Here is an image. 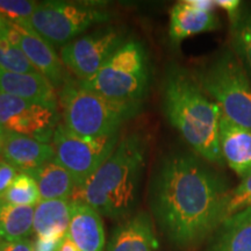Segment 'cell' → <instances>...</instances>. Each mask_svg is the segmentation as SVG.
Returning a JSON list of instances; mask_svg holds the SVG:
<instances>
[{
    "instance_id": "obj_1",
    "label": "cell",
    "mask_w": 251,
    "mask_h": 251,
    "mask_svg": "<svg viewBox=\"0 0 251 251\" xmlns=\"http://www.w3.org/2000/svg\"><path fill=\"white\" fill-rule=\"evenodd\" d=\"M228 181L201 157L166 156L152 176L149 202L164 236L178 249H190L212 236L225 220Z\"/></svg>"
},
{
    "instance_id": "obj_2",
    "label": "cell",
    "mask_w": 251,
    "mask_h": 251,
    "mask_svg": "<svg viewBox=\"0 0 251 251\" xmlns=\"http://www.w3.org/2000/svg\"><path fill=\"white\" fill-rule=\"evenodd\" d=\"M163 109L169 122L201 158L220 164L219 128L222 113L192 72L171 65L162 86Z\"/></svg>"
},
{
    "instance_id": "obj_3",
    "label": "cell",
    "mask_w": 251,
    "mask_h": 251,
    "mask_svg": "<svg viewBox=\"0 0 251 251\" xmlns=\"http://www.w3.org/2000/svg\"><path fill=\"white\" fill-rule=\"evenodd\" d=\"M147 148L148 143L142 134L122 137L98 170L75 190L74 202H85L100 215L112 219L129 214L137 200Z\"/></svg>"
},
{
    "instance_id": "obj_4",
    "label": "cell",
    "mask_w": 251,
    "mask_h": 251,
    "mask_svg": "<svg viewBox=\"0 0 251 251\" xmlns=\"http://www.w3.org/2000/svg\"><path fill=\"white\" fill-rule=\"evenodd\" d=\"M63 124L72 133L97 139L119 134L121 126L134 119L143 101H118L87 89L69 78L57 91Z\"/></svg>"
},
{
    "instance_id": "obj_5",
    "label": "cell",
    "mask_w": 251,
    "mask_h": 251,
    "mask_svg": "<svg viewBox=\"0 0 251 251\" xmlns=\"http://www.w3.org/2000/svg\"><path fill=\"white\" fill-rule=\"evenodd\" d=\"M222 117L251 130V80L231 49H225L196 74Z\"/></svg>"
},
{
    "instance_id": "obj_6",
    "label": "cell",
    "mask_w": 251,
    "mask_h": 251,
    "mask_svg": "<svg viewBox=\"0 0 251 251\" xmlns=\"http://www.w3.org/2000/svg\"><path fill=\"white\" fill-rule=\"evenodd\" d=\"M80 83L108 99L143 101L150 84L146 48L139 41H126L91 79Z\"/></svg>"
},
{
    "instance_id": "obj_7",
    "label": "cell",
    "mask_w": 251,
    "mask_h": 251,
    "mask_svg": "<svg viewBox=\"0 0 251 251\" xmlns=\"http://www.w3.org/2000/svg\"><path fill=\"white\" fill-rule=\"evenodd\" d=\"M112 19L99 1H43L23 26L35 31L49 45L64 47L93 25Z\"/></svg>"
},
{
    "instance_id": "obj_8",
    "label": "cell",
    "mask_w": 251,
    "mask_h": 251,
    "mask_svg": "<svg viewBox=\"0 0 251 251\" xmlns=\"http://www.w3.org/2000/svg\"><path fill=\"white\" fill-rule=\"evenodd\" d=\"M119 141V134L97 139L79 136L59 124L50 144L54 159L70 172L78 188L111 156Z\"/></svg>"
},
{
    "instance_id": "obj_9",
    "label": "cell",
    "mask_w": 251,
    "mask_h": 251,
    "mask_svg": "<svg viewBox=\"0 0 251 251\" xmlns=\"http://www.w3.org/2000/svg\"><path fill=\"white\" fill-rule=\"evenodd\" d=\"M125 42L124 30L115 26L103 27L62 47L61 59L78 80L85 81L91 79Z\"/></svg>"
},
{
    "instance_id": "obj_10",
    "label": "cell",
    "mask_w": 251,
    "mask_h": 251,
    "mask_svg": "<svg viewBox=\"0 0 251 251\" xmlns=\"http://www.w3.org/2000/svg\"><path fill=\"white\" fill-rule=\"evenodd\" d=\"M57 106L0 93V126L8 133L50 143L59 125Z\"/></svg>"
},
{
    "instance_id": "obj_11",
    "label": "cell",
    "mask_w": 251,
    "mask_h": 251,
    "mask_svg": "<svg viewBox=\"0 0 251 251\" xmlns=\"http://www.w3.org/2000/svg\"><path fill=\"white\" fill-rule=\"evenodd\" d=\"M1 31L9 42L17 46L27 56L31 64L54 85L56 90L58 91L67 83L70 78L65 70L67 68L63 64L61 57L56 54L52 46L43 40L39 34L26 26L8 20L4 21Z\"/></svg>"
},
{
    "instance_id": "obj_12",
    "label": "cell",
    "mask_w": 251,
    "mask_h": 251,
    "mask_svg": "<svg viewBox=\"0 0 251 251\" xmlns=\"http://www.w3.org/2000/svg\"><path fill=\"white\" fill-rule=\"evenodd\" d=\"M214 7V1L206 0H188L176 4L171 8L169 24L171 42L178 45L190 36L218 29L220 21Z\"/></svg>"
},
{
    "instance_id": "obj_13",
    "label": "cell",
    "mask_w": 251,
    "mask_h": 251,
    "mask_svg": "<svg viewBox=\"0 0 251 251\" xmlns=\"http://www.w3.org/2000/svg\"><path fill=\"white\" fill-rule=\"evenodd\" d=\"M219 144L222 159L238 177L251 175V130L221 117Z\"/></svg>"
},
{
    "instance_id": "obj_14",
    "label": "cell",
    "mask_w": 251,
    "mask_h": 251,
    "mask_svg": "<svg viewBox=\"0 0 251 251\" xmlns=\"http://www.w3.org/2000/svg\"><path fill=\"white\" fill-rule=\"evenodd\" d=\"M1 156L19 172L29 174L54 158V150L50 143L7 131Z\"/></svg>"
},
{
    "instance_id": "obj_15",
    "label": "cell",
    "mask_w": 251,
    "mask_h": 251,
    "mask_svg": "<svg viewBox=\"0 0 251 251\" xmlns=\"http://www.w3.org/2000/svg\"><path fill=\"white\" fill-rule=\"evenodd\" d=\"M0 93L58 107L57 90L42 74H18L0 69Z\"/></svg>"
},
{
    "instance_id": "obj_16",
    "label": "cell",
    "mask_w": 251,
    "mask_h": 251,
    "mask_svg": "<svg viewBox=\"0 0 251 251\" xmlns=\"http://www.w3.org/2000/svg\"><path fill=\"white\" fill-rule=\"evenodd\" d=\"M72 202L68 234L81 251H105L101 215L85 202Z\"/></svg>"
},
{
    "instance_id": "obj_17",
    "label": "cell",
    "mask_w": 251,
    "mask_h": 251,
    "mask_svg": "<svg viewBox=\"0 0 251 251\" xmlns=\"http://www.w3.org/2000/svg\"><path fill=\"white\" fill-rule=\"evenodd\" d=\"M156 237L152 222L146 213H137L113 233L107 251H153Z\"/></svg>"
},
{
    "instance_id": "obj_18",
    "label": "cell",
    "mask_w": 251,
    "mask_h": 251,
    "mask_svg": "<svg viewBox=\"0 0 251 251\" xmlns=\"http://www.w3.org/2000/svg\"><path fill=\"white\" fill-rule=\"evenodd\" d=\"M205 251H251V207L226 219Z\"/></svg>"
},
{
    "instance_id": "obj_19",
    "label": "cell",
    "mask_w": 251,
    "mask_h": 251,
    "mask_svg": "<svg viewBox=\"0 0 251 251\" xmlns=\"http://www.w3.org/2000/svg\"><path fill=\"white\" fill-rule=\"evenodd\" d=\"M72 202L64 199L41 200L34 212L36 237L64 238L71 219Z\"/></svg>"
},
{
    "instance_id": "obj_20",
    "label": "cell",
    "mask_w": 251,
    "mask_h": 251,
    "mask_svg": "<svg viewBox=\"0 0 251 251\" xmlns=\"http://www.w3.org/2000/svg\"><path fill=\"white\" fill-rule=\"evenodd\" d=\"M39 187L41 200H69L72 198L76 183L67 169L54 158L29 172Z\"/></svg>"
},
{
    "instance_id": "obj_21",
    "label": "cell",
    "mask_w": 251,
    "mask_h": 251,
    "mask_svg": "<svg viewBox=\"0 0 251 251\" xmlns=\"http://www.w3.org/2000/svg\"><path fill=\"white\" fill-rule=\"evenodd\" d=\"M33 206L5 203L0 211V242L26 240L34 231Z\"/></svg>"
},
{
    "instance_id": "obj_22",
    "label": "cell",
    "mask_w": 251,
    "mask_h": 251,
    "mask_svg": "<svg viewBox=\"0 0 251 251\" xmlns=\"http://www.w3.org/2000/svg\"><path fill=\"white\" fill-rule=\"evenodd\" d=\"M233 51L251 80V11L241 12L233 20Z\"/></svg>"
},
{
    "instance_id": "obj_23",
    "label": "cell",
    "mask_w": 251,
    "mask_h": 251,
    "mask_svg": "<svg viewBox=\"0 0 251 251\" xmlns=\"http://www.w3.org/2000/svg\"><path fill=\"white\" fill-rule=\"evenodd\" d=\"M2 200L9 205L35 207L41 201L39 187L30 175L19 172Z\"/></svg>"
},
{
    "instance_id": "obj_24",
    "label": "cell",
    "mask_w": 251,
    "mask_h": 251,
    "mask_svg": "<svg viewBox=\"0 0 251 251\" xmlns=\"http://www.w3.org/2000/svg\"><path fill=\"white\" fill-rule=\"evenodd\" d=\"M0 69L18 74H40L27 56L0 30Z\"/></svg>"
},
{
    "instance_id": "obj_25",
    "label": "cell",
    "mask_w": 251,
    "mask_h": 251,
    "mask_svg": "<svg viewBox=\"0 0 251 251\" xmlns=\"http://www.w3.org/2000/svg\"><path fill=\"white\" fill-rule=\"evenodd\" d=\"M39 2L29 0H0V15L12 23L25 25L29 20Z\"/></svg>"
},
{
    "instance_id": "obj_26",
    "label": "cell",
    "mask_w": 251,
    "mask_h": 251,
    "mask_svg": "<svg viewBox=\"0 0 251 251\" xmlns=\"http://www.w3.org/2000/svg\"><path fill=\"white\" fill-rule=\"evenodd\" d=\"M249 207H251V175L243 178L242 181L229 193L225 211V220Z\"/></svg>"
},
{
    "instance_id": "obj_27",
    "label": "cell",
    "mask_w": 251,
    "mask_h": 251,
    "mask_svg": "<svg viewBox=\"0 0 251 251\" xmlns=\"http://www.w3.org/2000/svg\"><path fill=\"white\" fill-rule=\"evenodd\" d=\"M19 171L13 165L9 164L5 159H0V198H4L5 193L13 183Z\"/></svg>"
},
{
    "instance_id": "obj_28",
    "label": "cell",
    "mask_w": 251,
    "mask_h": 251,
    "mask_svg": "<svg viewBox=\"0 0 251 251\" xmlns=\"http://www.w3.org/2000/svg\"><path fill=\"white\" fill-rule=\"evenodd\" d=\"M63 238L57 237H36L33 241L34 251H58Z\"/></svg>"
},
{
    "instance_id": "obj_29",
    "label": "cell",
    "mask_w": 251,
    "mask_h": 251,
    "mask_svg": "<svg viewBox=\"0 0 251 251\" xmlns=\"http://www.w3.org/2000/svg\"><path fill=\"white\" fill-rule=\"evenodd\" d=\"M2 251H34L33 241L29 238L15 241V242H0Z\"/></svg>"
},
{
    "instance_id": "obj_30",
    "label": "cell",
    "mask_w": 251,
    "mask_h": 251,
    "mask_svg": "<svg viewBox=\"0 0 251 251\" xmlns=\"http://www.w3.org/2000/svg\"><path fill=\"white\" fill-rule=\"evenodd\" d=\"M214 5L225 9L233 20L241 13V2L238 0H220V1H214Z\"/></svg>"
},
{
    "instance_id": "obj_31",
    "label": "cell",
    "mask_w": 251,
    "mask_h": 251,
    "mask_svg": "<svg viewBox=\"0 0 251 251\" xmlns=\"http://www.w3.org/2000/svg\"><path fill=\"white\" fill-rule=\"evenodd\" d=\"M58 251H81L79 248L77 247V244L72 241V238L69 236V234L65 235V237L63 238L61 247H59Z\"/></svg>"
},
{
    "instance_id": "obj_32",
    "label": "cell",
    "mask_w": 251,
    "mask_h": 251,
    "mask_svg": "<svg viewBox=\"0 0 251 251\" xmlns=\"http://www.w3.org/2000/svg\"><path fill=\"white\" fill-rule=\"evenodd\" d=\"M6 134H7V131H6L4 128L0 126V155H1V152H2V147H4Z\"/></svg>"
},
{
    "instance_id": "obj_33",
    "label": "cell",
    "mask_w": 251,
    "mask_h": 251,
    "mask_svg": "<svg viewBox=\"0 0 251 251\" xmlns=\"http://www.w3.org/2000/svg\"><path fill=\"white\" fill-rule=\"evenodd\" d=\"M2 26H4V20H2L1 15H0V30L2 29Z\"/></svg>"
},
{
    "instance_id": "obj_34",
    "label": "cell",
    "mask_w": 251,
    "mask_h": 251,
    "mask_svg": "<svg viewBox=\"0 0 251 251\" xmlns=\"http://www.w3.org/2000/svg\"><path fill=\"white\" fill-rule=\"evenodd\" d=\"M2 206H4V200H2V199H1V198H0V211H1Z\"/></svg>"
},
{
    "instance_id": "obj_35",
    "label": "cell",
    "mask_w": 251,
    "mask_h": 251,
    "mask_svg": "<svg viewBox=\"0 0 251 251\" xmlns=\"http://www.w3.org/2000/svg\"><path fill=\"white\" fill-rule=\"evenodd\" d=\"M0 251H2V249H1V247H0Z\"/></svg>"
}]
</instances>
